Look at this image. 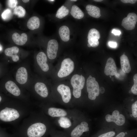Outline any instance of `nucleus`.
<instances>
[{"instance_id": "nucleus-13", "label": "nucleus", "mask_w": 137, "mask_h": 137, "mask_svg": "<svg viewBox=\"0 0 137 137\" xmlns=\"http://www.w3.org/2000/svg\"><path fill=\"white\" fill-rule=\"evenodd\" d=\"M37 63L42 70L44 72H46L49 69L48 65L47 63V57L44 52L39 53L36 56Z\"/></svg>"}, {"instance_id": "nucleus-22", "label": "nucleus", "mask_w": 137, "mask_h": 137, "mask_svg": "<svg viewBox=\"0 0 137 137\" xmlns=\"http://www.w3.org/2000/svg\"><path fill=\"white\" fill-rule=\"evenodd\" d=\"M59 33L61 39L64 42L68 41L70 38V30L65 25L61 26L59 30Z\"/></svg>"}, {"instance_id": "nucleus-42", "label": "nucleus", "mask_w": 137, "mask_h": 137, "mask_svg": "<svg viewBox=\"0 0 137 137\" xmlns=\"http://www.w3.org/2000/svg\"><path fill=\"white\" fill-rule=\"evenodd\" d=\"M71 1H74V2H76V1H77V0H71Z\"/></svg>"}, {"instance_id": "nucleus-26", "label": "nucleus", "mask_w": 137, "mask_h": 137, "mask_svg": "<svg viewBox=\"0 0 137 137\" xmlns=\"http://www.w3.org/2000/svg\"><path fill=\"white\" fill-rule=\"evenodd\" d=\"M58 122L60 126L64 128H69L71 125V123L70 120L67 118L63 117H60Z\"/></svg>"}, {"instance_id": "nucleus-4", "label": "nucleus", "mask_w": 137, "mask_h": 137, "mask_svg": "<svg viewBox=\"0 0 137 137\" xmlns=\"http://www.w3.org/2000/svg\"><path fill=\"white\" fill-rule=\"evenodd\" d=\"M46 127L43 123H37L34 124L28 128L27 134L29 137H41L45 133Z\"/></svg>"}, {"instance_id": "nucleus-12", "label": "nucleus", "mask_w": 137, "mask_h": 137, "mask_svg": "<svg viewBox=\"0 0 137 137\" xmlns=\"http://www.w3.org/2000/svg\"><path fill=\"white\" fill-rule=\"evenodd\" d=\"M88 124L85 122H82L80 125H78L72 130L71 133L72 137H80L83 132L89 130Z\"/></svg>"}, {"instance_id": "nucleus-5", "label": "nucleus", "mask_w": 137, "mask_h": 137, "mask_svg": "<svg viewBox=\"0 0 137 137\" xmlns=\"http://www.w3.org/2000/svg\"><path fill=\"white\" fill-rule=\"evenodd\" d=\"M19 116L18 111L14 109L6 107L0 111V119L4 122L13 121Z\"/></svg>"}, {"instance_id": "nucleus-24", "label": "nucleus", "mask_w": 137, "mask_h": 137, "mask_svg": "<svg viewBox=\"0 0 137 137\" xmlns=\"http://www.w3.org/2000/svg\"><path fill=\"white\" fill-rule=\"evenodd\" d=\"M70 13L73 17L78 19H81L84 16V13L82 11L75 5H74L72 6Z\"/></svg>"}, {"instance_id": "nucleus-35", "label": "nucleus", "mask_w": 137, "mask_h": 137, "mask_svg": "<svg viewBox=\"0 0 137 137\" xmlns=\"http://www.w3.org/2000/svg\"><path fill=\"white\" fill-rule=\"evenodd\" d=\"M109 46L112 48H115L117 45V44L116 42H109L108 43Z\"/></svg>"}, {"instance_id": "nucleus-28", "label": "nucleus", "mask_w": 137, "mask_h": 137, "mask_svg": "<svg viewBox=\"0 0 137 137\" xmlns=\"http://www.w3.org/2000/svg\"><path fill=\"white\" fill-rule=\"evenodd\" d=\"M12 15L11 10L9 9H7L3 12L2 16L4 19L7 20L10 19Z\"/></svg>"}, {"instance_id": "nucleus-31", "label": "nucleus", "mask_w": 137, "mask_h": 137, "mask_svg": "<svg viewBox=\"0 0 137 137\" xmlns=\"http://www.w3.org/2000/svg\"><path fill=\"white\" fill-rule=\"evenodd\" d=\"M18 4V1L16 0H9L8 1V4L10 8H15Z\"/></svg>"}, {"instance_id": "nucleus-3", "label": "nucleus", "mask_w": 137, "mask_h": 137, "mask_svg": "<svg viewBox=\"0 0 137 137\" xmlns=\"http://www.w3.org/2000/svg\"><path fill=\"white\" fill-rule=\"evenodd\" d=\"M74 68V64L73 61L69 58H65L61 62L58 76L60 78L67 76L72 73Z\"/></svg>"}, {"instance_id": "nucleus-33", "label": "nucleus", "mask_w": 137, "mask_h": 137, "mask_svg": "<svg viewBox=\"0 0 137 137\" xmlns=\"http://www.w3.org/2000/svg\"><path fill=\"white\" fill-rule=\"evenodd\" d=\"M121 1L124 3H129L131 4H134L137 1V0H121Z\"/></svg>"}, {"instance_id": "nucleus-30", "label": "nucleus", "mask_w": 137, "mask_h": 137, "mask_svg": "<svg viewBox=\"0 0 137 137\" xmlns=\"http://www.w3.org/2000/svg\"><path fill=\"white\" fill-rule=\"evenodd\" d=\"M132 115L134 117H137V101L136 100L132 105Z\"/></svg>"}, {"instance_id": "nucleus-21", "label": "nucleus", "mask_w": 137, "mask_h": 137, "mask_svg": "<svg viewBox=\"0 0 137 137\" xmlns=\"http://www.w3.org/2000/svg\"><path fill=\"white\" fill-rule=\"evenodd\" d=\"M48 113L50 116L53 117H63L67 115V112L64 110L54 107L48 109Z\"/></svg>"}, {"instance_id": "nucleus-1", "label": "nucleus", "mask_w": 137, "mask_h": 137, "mask_svg": "<svg viewBox=\"0 0 137 137\" xmlns=\"http://www.w3.org/2000/svg\"><path fill=\"white\" fill-rule=\"evenodd\" d=\"M85 79L82 75L77 74L74 75L71 80V83L73 88V93L76 98H79L81 95V90L84 86Z\"/></svg>"}, {"instance_id": "nucleus-25", "label": "nucleus", "mask_w": 137, "mask_h": 137, "mask_svg": "<svg viewBox=\"0 0 137 137\" xmlns=\"http://www.w3.org/2000/svg\"><path fill=\"white\" fill-rule=\"evenodd\" d=\"M69 12V10L66 7L62 6L58 10L56 16L58 18L62 19L67 15Z\"/></svg>"}, {"instance_id": "nucleus-37", "label": "nucleus", "mask_w": 137, "mask_h": 137, "mask_svg": "<svg viewBox=\"0 0 137 137\" xmlns=\"http://www.w3.org/2000/svg\"><path fill=\"white\" fill-rule=\"evenodd\" d=\"M99 92L101 94L104 93L105 92V89L102 87H101L99 89Z\"/></svg>"}, {"instance_id": "nucleus-17", "label": "nucleus", "mask_w": 137, "mask_h": 137, "mask_svg": "<svg viewBox=\"0 0 137 137\" xmlns=\"http://www.w3.org/2000/svg\"><path fill=\"white\" fill-rule=\"evenodd\" d=\"M35 89L37 93L41 97L45 98L48 94L47 88L44 83L38 82H37L35 86Z\"/></svg>"}, {"instance_id": "nucleus-18", "label": "nucleus", "mask_w": 137, "mask_h": 137, "mask_svg": "<svg viewBox=\"0 0 137 137\" xmlns=\"http://www.w3.org/2000/svg\"><path fill=\"white\" fill-rule=\"evenodd\" d=\"M19 51V48L14 46L6 48L5 50V54L7 56L12 57L13 61L14 62L18 61L19 60V57L17 55Z\"/></svg>"}, {"instance_id": "nucleus-41", "label": "nucleus", "mask_w": 137, "mask_h": 137, "mask_svg": "<svg viewBox=\"0 0 137 137\" xmlns=\"http://www.w3.org/2000/svg\"><path fill=\"white\" fill-rule=\"evenodd\" d=\"M48 1H50V2H52L54 1H55L54 0H48Z\"/></svg>"}, {"instance_id": "nucleus-44", "label": "nucleus", "mask_w": 137, "mask_h": 137, "mask_svg": "<svg viewBox=\"0 0 137 137\" xmlns=\"http://www.w3.org/2000/svg\"><path fill=\"white\" fill-rule=\"evenodd\" d=\"M2 48L0 46V51L1 50Z\"/></svg>"}, {"instance_id": "nucleus-8", "label": "nucleus", "mask_w": 137, "mask_h": 137, "mask_svg": "<svg viewBox=\"0 0 137 137\" xmlns=\"http://www.w3.org/2000/svg\"><path fill=\"white\" fill-rule=\"evenodd\" d=\"M58 48V43L56 40L52 39L48 42L47 52L49 59H53L56 58Z\"/></svg>"}, {"instance_id": "nucleus-36", "label": "nucleus", "mask_w": 137, "mask_h": 137, "mask_svg": "<svg viewBox=\"0 0 137 137\" xmlns=\"http://www.w3.org/2000/svg\"><path fill=\"white\" fill-rule=\"evenodd\" d=\"M125 134L124 132H122L118 134L115 137H124Z\"/></svg>"}, {"instance_id": "nucleus-6", "label": "nucleus", "mask_w": 137, "mask_h": 137, "mask_svg": "<svg viewBox=\"0 0 137 137\" xmlns=\"http://www.w3.org/2000/svg\"><path fill=\"white\" fill-rule=\"evenodd\" d=\"M137 21L136 14L134 13H130L123 19L121 25L127 30H132L135 28Z\"/></svg>"}, {"instance_id": "nucleus-39", "label": "nucleus", "mask_w": 137, "mask_h": 137, "mask_svg": "<svg viewBox=\"0 0 137 137\" xmlns=\"http://www.w3.org/2000/svg\"><path fill=\"white\" fill-rule=\"evenodd\" d=\"M94 1H95L96 2H100L102 1V0H94Z\"/></svg>"}, {"instance_id": "nucleus-15", "label": "nucleus", "mask_w": 137, "mask_h": 137, "mask_svg": "<svg viewBox=\"0 0 137 137\" xmlns=\"http://www.w3.org/2000/svg\"><path fill=\"white\" fill-rule=\"evenodd\" d=\"M5 88L9 92L15 96H18L20 94L21 91L19 88L12 81H8L6 83Z\"/></svg>"}, {"instance_id": "nucleus-16", "label": "nucleus", "mask_w": 137, "mask_h": 137, "mask_svg": "<svg viewBox=\"0 0 137 137\" xmlns=\"http://www.w3.org/2000/svg\"><path fill=\"white\" fill-rule=\"evenodd\" d=\"M12 39L15 44L21 46L24 45L27 41V36L25 33H22L20 35L18 33L15 32L12 35Z\"/></svg>"}, {"instance_id": "nucleus-40", "label": "nucleus", "mask_w": 137, "mask_h": 137, "mask_svg": "<svg viewBox=\"0 0 137 137\" xmlns=\"http://www.w3.org/2000/svg\"><path fill=\"white\" fill-rule=\"evenodd\" d=\"M88 46L89 47H91V45L89 43L88 44Z\"/></svg>"}, {"instance_id": "nucleus-2", "label": "nucleus", "mask_w": 137, "mask_h": 137, "mask_svg": "<svg viewBox=\"0 0 137 137\" xmlns=\"http://www.w3.org/2000/svg\"><path fill=\"white\" fill-rule=\"evenodd\" d=\"M87 90L88 93L89 98L91 100H94L99 94V87L95 78L90 75L87 81Z\"/></svg>"}, {"instance_id": "nucleus-29", "label": "nucleus", "mask_w": 137, "mask_h": 137, "mask_svg": "<svg viewBox=\"0 0 137 137\" xmlns=\"http://www.w3.org/2000/svg\"><path fill=\"white\" fill-rule=\"evenodd\" d=\"M134 82L133 85L132 87L131 91L135 95L137 94V74H135L133 77Z\"/></svg>"}, {"instance_id": "nucleus-43", "label": "nucleus", "mask_w": 137, "mask_h": 137, "mask_svg": "<svg viewBox=\"0 0 137 137\" xmlns=\"http://www.w3.org/2000/svg\"><path fill=\"white\" fill-rule=\"evenodd\" d=\"M2 100V98L0 96V102Z\"/></svg>"}, {"instance_id": "nucleus-14", "label": "nucleus", "mask_w": 137, "mask_h": 137, "mask_svg": "<svg viewBox=\"0 0 137 137\" xmlns=\"http://www.w3.org/2000/svg\"><path fill=\"white\" fill-rule=\"evenodd\" d=\"M28 73L26 69L24 67H21L17 71L16 75V81L20 84H23L27 81Z\"/></svg>"}, {"instance_id": "nucleus-7", "label": "nucleus", "mask_w": 137, "mask_h": 137, "mask_svg": "<svg viewBox=\"0 0 137 137\" xmlns=\"http://www.w3.org/2000/svg\"><path fill=\"white\" fill-rule=\"evenodd\" d=\"M106 121L108 122H113L117 125L122 126L125 122V118L122 114H119V111L117 110L114 111L112 115H107L105 116Z\"/></svg>"}, {"instance_id": "nucleus-19", "label": "nucleus", "mask_w": 137, "mask_h": 137, "mask_svg": "<svg viewBox=\"0 0 137 137\" xmlns=\"http://www.w3.org/2000/svg\"><path fill=\"white\" fill-rule=\"evenodd\" d=\"M121 69L125 73H129L131 70L129 61L127 57L123 55L120 57Z\"/></svg>"}, {"instance_id": "nucleus-38", "label": "nucleus", "mask_w": 137, "mask_h": 137, "mask_svg": "<svg viewBox=\"0 0 137 137\" xmlns=\"http://www.w3.org/2000/svg\"><path fill=\"white\" fill-rule=\"evenodd\" d=\"M29 0H23L22 1L24 3H27L29 2Z\"/></svg>"}, {"instance_id": "nucleus-27", "label": "nucleus", "mask_w": 137, "mask_h": 137, "mask_svg": "<svg viewBox=\"0 0 137 137\" xmlns=\"http://www.w3.org/2000/svg\"><path fill=\"white\" fill-rule=\"evenodd\" d=\"M13 13L19 17L22 18L24 17L26 14V10L22 6H17L14 8Z\"/></svg>"}, {"instance_id": "nucleus-11", "label": "nucleus", "mask_w": 137, "mask_h": 137, "mask_svg": "<svg viewBox=\"0 0 137 137\" xmlns=\"http://www.w3.org/2000/svg\"><path fill=\"white\" fill-rule=\"evenodd\" d=\"M117 70L115 62L112 58H108L106 62L104 70V73L107 76H113L117 74Z\"/></svg>"}, {"instance_id": "nucleus-10", "label": "nucleus", "mask_w": 137, "mask_h": 137, "mask_svg": "<svg viewBox=\"0 0 137 137\" xmlns=\"http://www.w3.org/2000/svg\"><path fill=\"white\" fill-rule=\"evenodd\" d=\"M57 90L61 95L64 102L67 103L69 102L71 98V93L69 87L64 84H60L58 87Z\"/></svg>"}, {"instance_id": "nucleus-32", "label": "nucleus", "mask_w": 137, "mask_h": 137, "mask_svg": "<svg viewBox=\"0 0 137 137\" xmlns=\"http://www.w3.org/2000/svg\"><path fill=\"white\" fill-rule=\"evenodd\" d=\"M115 134L114 132L111 131L102 134L98 137H112L115 135Z\"/></svg>"}, {"instance_id": "nucleus-9", "label": "nucleus", "mask_w": 137, "mask_h": 137, "mask_svg": "<svg viewBox=\"0 0 137 137\" xmlns=\"http://www.w3.org/2000/svg\"><path fill=\"white\" fill-rule=\"evenodd\" d=\"M100 35L99 31L95 28H92L89 31L88 36V43L91 46L95 47L99 45L98 40L100 39Z\"/></svg>"}, {"instance_id": "nucleus-45", "label": "nucleus", "mask_w": 137, "mask_h": 137, "mask_svg": "<svg viewBox=\"0 0 137 137\" xmlns=\"http://www.w3.org/2000/svg\"><path fill=\"white\" fill-rule=\"evenodd\" d=\"M125 134H127V132H126L125 133Z\"/></svg>"}, {"instance_id": "nucleus-23", "label": "nucleus", "mask_w": 137, "mask_h": 137, "mask_svg": "<svg viewBox=\"0 0 137 137\" xmlns=\"http://www.w3.org/2000/svg\"><path fill=\"white\" fill-rule=\"evenodd\" d=\"M40 25L39 19L36 16H33L30 18L27 23L28 28L31 30H34L38 28Z\"/></svg>"}, {"instance_id": "nucleus-20", "label": "nucleus", "mask_w": 137, "mask_h": 137, "mask_svg": "<svg viewBox=\"0 0 137 137\" xmlns=\"http://www.w3.org/2000/svg\"><path fill=\"white\" fill-rule=\"evenodd\" d=\"M86 9L89 15L93 18H98L101 15L100 8L96 6L88 5L86 6Z\"/></svg>"}, {"instance_id": "nucleus-34", "label": "nucleus", "mask_w": 137, "mask_h": 137, "mask_svg": "<svg viewBox=\"0 0 137 137\" xmlns=\"http://www.w3.org/2000/svg\"><path fill=\"white\" fill-rule=\"evenodd\" d=\"M112 33H113L115 35H118L119 36L121 34V32L120 31L115 29H113L112 30Z\"/></svg>"}]
</instances>
